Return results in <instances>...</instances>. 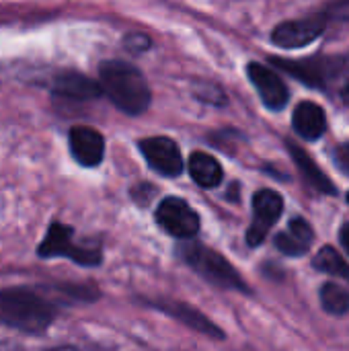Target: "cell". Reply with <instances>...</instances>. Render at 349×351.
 <instances>
[{"instance_id": "21", "label": "cell", "mask_w": 349, "mask_h": 351, "mask_svg": "<svg viewBox=\"0 0 349 351\" xmlns=\"http://www.w3.org/2000/svg\"><path fill=\"white\" fill-rule=\"evenodd\" d=\"M333 156V162L346 173L349 175V142H344V144H337L331 152Z\"/></svg>"}, {"instance_id": "23", "label": "cell", "mask_w": 349, "mask_h": 351, "mask_svg": "<svg viewBox=\"0 0 349 351\" xmlns=\"http://www.w3.org/2000/svg\"><path fill=\"white\" fill-rule=\"evenodd\" d=\"M348 204H349V193H348Z\"/></svg>"}, {"instance_id": "20", "label": "cell", "mask_w": 349, "mask_h": 351, "mask_svg": "<svg viewBox=\"0 0 349 351\" xmlns=\"http://www.w3.org/2000/svg\"><path fill=\"white\" fill-rule=\"evenodd\" d=\"M123 43H125L128 51H134V53H142V51L150 49V45H152L150 37L144 33H130Z\"/></svg>"}, {"instance_id": "2", "label": "cell", "mask_w": 349, "mask_h": 351, "mask_svg": "<svg viewBox=\"0 0 349 351\" xmlns=\"http://www.w3.org/2000/svg\"><path fill=\"white\" fill-rule=\"evenodd\" d=\"M272 64L292 74L300 82L325 90L337 101L349 105V53L346 56H317L309 60L272 58Z\"/></svg>"}, {"instance_id": "16", "label": "cell", "mask_w": 349, "mask_h": 351, "mask_svg": "<svg viewBox=\"0 0 349 351\" xmlns=\"http://www.w3.org/2000/svg\"><path fill=\"white\" fill-rule=\"evenodd\" d=\"M288 148H290V154L294 156V162L298 165L302 177L306 179V183L311 187H315L317 191L321 193H335V187L331 183V179L317 167V162L311 158V154H306L300 146H296L294 142H288Z\"/></svg>"}, {"instance_id": "7", "label": "cell", "mask_w": 349, "mask_h": 351, "mask_svg": "<svg viewBox=\"0 0 349 351\" xmlns=\"http://www.w3.org/2000/svg\"><path fill=\"white\" fill-rule=\"evenodd\" d=\"M39 255L41 257H58V255H64V257H70L78 263H99L101 261V255L97 249H88V247H80L74 243V237H72V228L64 226V224H51L41 247H39Z\"/></svg>"}, {"instance_id": "8", "label": "cell", "mask_w": 349, "mask_h": 351, "mask_svg": "<svg viewBox=\"0 0 349 351\" xmlns=\"http://www.w3.org/2000/svg\"><path fill=\"white\" fill-rule=\"evenodd\" d=\"M140 152L146 158V162L165 177H179L183 173V156L177 146L167 136H152L140 140Z\"/></svg>"}, {"instance_id": "5", "label": "cell", "mask_w": 349, "mask_h": 351, "mask_svg": "<svg viewBox=\"0 0 349 351\" xmlns=\"http://www.w3.org/2000/svg\"><path fill=\"white\" fill-rule=\"evenodd\" d=\"M156 222L171 237L183 241H189L200 232V216L187 202L179 197H167L160 202L156 208Z\"/></svg>"}, {"instance_id": "1", "label": "cell", "mask_w": 349, "mask_h": 351, "mask_svg": "<svg viewBox=\"0 0 349 351\" xmlns=\"http://www.w3.org/2000/svg\"><path fill=\"white\" fill-rule=\"evenodd\" d=\"M101 93L125 115H142L152 101L144 74L121 60H107L99 66Z\"/></svg>"}, {"instance_id": "17", "label": "cell", "mask_w": 349, "mask_h": 351, "mask_svg": "<svg viewBox=\"0 0 349 351\" xmlns=\"http://www.w3.org/2000/svg\"><path fill=\"white\" fill-rule=\"evenodd\" d=\"M313 265L315 269L319 271H325V274H331V276H337V278H344L349 282V263L333 249V247H323L315 259H313Z\"/></svg>"}, {"instance_id": "12", "label": "cell", "mask_w": 349, "mask_h": 351, "mask_svg": "<svg viewBox=\"0 0 349 351\" xmlns=\"http://www.w3.org/2000/svg\"><path fill=\"white\" fill-rule=\"evenodd\" d=\"M51 93L64 99H74V101H91L101 97V86L99 82L91 80L88 76H82L78 72H60L51 78L49 84Z\"/></svg>"}, {"instance_id": "13", "label": "cell", "mask_w": 349, "mask_h": 351, "mask_svg": "<svg viewBox=\"0 0 349 351\" xmlns=\"http://www.w3.org/2000/svg\"><path fill=\"white\" fill-rule=\"evenodd\" d=\"M294 132L304 140H319L327 132V115L321 105L313 101H302L292 115Z\"/></svg>"}, {"instance_id": "6", "label": "cell", "mask_w": 349, "mask_h": 351, "mask_svg": "<svg viewBox=\"0 0 349 351\" xmlns=\"http://www.w3.org/2000/svg\"><path fill=\"white\" fill-rule=\"evenodd\" d=\"M284 212V199L274 189H261L253 195V222L247 230V243L257 247L265 241Z\"/></svg>"}, {"instance_id": "15", "label": "cell", "mask_w": 349, "mask_h": 351, "mask_svg": "<svg viewBox=\"0 0 349 351\" xmlns=\"http://www.w3.org/2000/svg\"><path fill=\"white\" fill-rule=\"evenodd\" d=\"M187 169H189L191 179L200 187H206V189H212V187L220 185L222 177H224L222 165L208 152H193L189 156Z\"/></svg>"}, {"instance_id": "19", "label": "cell", "mask_w": 349, "mask_h": 351, "mask_svg": "<svg viewBox=\"0 0 349 351\" xmlns=\"http://www.w3.org/2000/svg\"><path fill=\"white\" fill-rule=\"evenodd\" d=\"M197 97H200V101H206V103H212V105H224L226 103L224 93L216 84H208V82L197 86Z\"/></svg>"}, {"instance_id": "4", "label": "cell", "mask_w": 349, "mask_h": 351, "mask_svg": "<svg viewBox=\"0 0 349 351\" xmlns=\"http://www.w3.org/2000/svg\"><path fill=\"white\" fill-rule=\"evenodd\" d=\"M181 255L193 269H197V274H202L212 284L230 290H245V282L241 280L237 269L216 251L197 243H187L181 249Z\"/></svg>"}, {"instance_id": "22", "label": "cell", "mask_w": 349, "mask_h": 351, "mask_svg": "<svg viewBox=\"0 0 349 351\" xmlns=\"http://www.w3.org/2000/svg\"><path fill=\"white\" fill-rule=\"evenodd\" d=\"M339 241H341V247L346 249V253L349 255V222L344 224V228L339 230Z\"/></svg>"}, {"instance_id": "10", "label": "cell", "mask_w": 349, "mask_h": 351, "mask_svg": "<svg viewBox=\"0 0 349 351\" xmlns=\"http://www.w3.org/2000/svg\"><path fill=\"white\" fill-rule=\"evenodd\" d=\"M247 74H249L255 90L259 93V97L267 109L282 111L288 105V99H290L288 86L272 68H267L259 62H251L247 66Z\"/></svg>"}, {"instance_id": "11", "label": "cell", "mask_w": 349, "mask_h": 351, "mask_svg": "<svg viewBox=\"0 0 349 351\" xmlns=\"http://www.w3.org/2000/svg\"><path fill=\"white\" fill-rule=\"evenodd\" d=\"M70 152L78 165L97 167L105 156V138L95 128L76 125L70 130Z\"/></svg>"}, {"instance_id": "3", "label": "cell", "mask_w": 349, "mask_h": 351, "mask_svg": "<svg viewBox=\"0 0 349 351\" xmlns=\"http://www.w3.org/2000/svg\"><path fill=\"white\" fill-rule=\"evenodd\" d=\"M51 306L31 292L12 290L0 294V319L4 323L35 331L43 329L51 321Z\"/></svg>"}, {"instance_id": "18", "label": "cell", "mask_w": 349, "mask_h": 351, "mask_svg": "<svg viewBox=\"0 0 349 351\" xmlns=\"http://www.w3.org/2000/svg\"><path fill=\"white\" fill-rule=\"evenodd\" d=\"M321 306L329 315H346L349 313V290L341 288L339 284H325L321 288Z\"/></svg>"}, {"instance_id": "9", "label": "cell", "mask_w": 349, "mask_h": 351, "mask_svg": "<svg viewBox=\"0 0 349 351\" xmlns=\"http://www.w3.org/2000/svg\"><path fill=\"white\" fill-rule=\"evenodd\" d=\"M325 25H327L325 14H315V16H306L298 21H286L274 29L272 41L284 49L304 47L321 37V33L325 31Z\"/></svg>"}, {"instance_id": "14", "label": "cell", "mask_w": 349, "mask_h": 351, "mask_svg": "<svg viewBox=\"0 0 349 351\" xmlns=\"http://www.w3.org/2000/svg\"><path fill=\"white\" fill-rule=\"evenodd\" d=\"M313 241H315L313 226L302 218H294L288 224V228L276 237V247L288 257H300L309 253V249L313 247Z\"/></svg>"}]
</instances>
